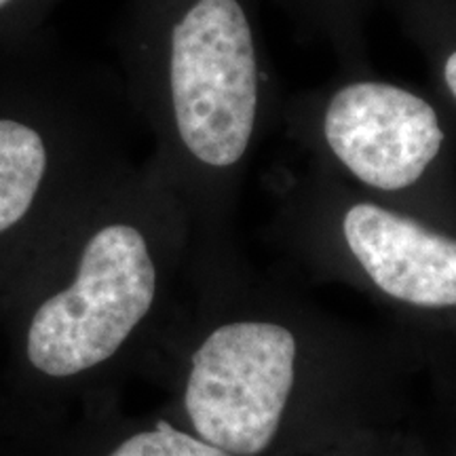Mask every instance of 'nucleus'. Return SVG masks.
I'll return each instance as SVG.
<instances>
[{
	"label": "nucleus",
	"mask_w": 456,
	"mask_h": 456,
	"mask_svg": "<svg viewBox=\"0 0 456 456\" xmlns=\"http://www.w3.org/2000/svg\"><path fill=\"white\" fill-rule=\"evenodd\" d=\"M127 102L163 118L205 167L241 161L258 118L254 30L241 0H191L165 24L129 3L121 34Z\"/></svg>",
	"instance_id": "obj_1"
},
{
	"label": "nucleus",
	"mask_w": 456,
	"mask_h": 456,
	"mask_svg": "<svg viewBox=\"0 0 456 456\" xmlns=\"http://www.w3.org/2000/svg\"><path fill=\"white\" fill-rule=\"evenodd\" d=\"M117 102L34 41L0 51V237L32 214L60 159L118 135Z\"/></svg>",
	"instance_id": "obj_2"
},
{
	"label": "nucleus",
	"mask_w": 456,
	"mask_h": 456,
	"mask_svg": "<svg viewBox=\"0 0 456 456\" xmlns=\"http://www.w3.org/2000/svg\"><path fill=\"white\" fill-rule=\"evenodd\" d=\"M157 266L151 243L129 220H110L85 239L68 288L43 302L28 332V357L49 376H72L117 353L151 311Z\"/></svg>",
	"instance_id": "obj_3"
},
{
	"label": "nucleus",
	"mask_w": 456,
	"mask_h": 456,
	"mask_svg": "<svg viewBox=\"0 0 456 456\" xmlns=\"http://www.w3.org/2000/svg\"><path fill=\"white\" fill-rule=\"evenodd\" d=\"M296 338L269 322L216 330L192 355L186 412L199 437L235 456L269 448L294 385Z\"/></svg>",
	"instance_id": "obj_4"
},
{
	"label": "nucleus",
	"mask_w": 456,
	"mask_h": 456,
	"mask_svg": "<svg viewBox=\"0 0 456 456\" xmlns=\"http://www.w3.org/2000/svg\"><path fill=\"white\" fill-rule=\"evenodd\" d=\"M323 131L334 155L380 191L414 184L444 142L437 114L425 100L380 83H355L338 91Z\"/></svg>",
	"instance_id": "obj_5"
},
{
	"label": "nucleus",
	"mask_w": 456,
	"mask_h": 456,
	"mask_svg": "<svg viewBox=\"0 0 456 456\" xmlns=\"http://www.w3.org/2000/svg\"><path fill=\"white\" fill-rule=\"evenodd\" d=\"M345 239L368 277L393 298L414 306H456V239L379 205L345 216Z\"/></svg>",
	"instance_id": "obj_6"
},
{
	"label": "nucleus",
	"mask_w": 456,
	"mask_h": 456,
	"mask_svg": "<svg viewBox=\"0 0 456 456\" xmlns=\"http://www.w3.org/2000/svg\"><path fill=\"white\" fill-rule=\"evenodd\" d=\"M110 456H235L214 444L186 436L167 423H159L155 431L129 437Z\"/></svg>",
	"instance_id": "obj_7"
},
{
	"label": "nucleus",
	"mask_w": 456,
	"mask_h": 456,
	"mask_svg": "<svg viewBox=\"0 0 456 456\" xmlns=\"http://www.w3.org/2000/svg\"><path fill=\"white\" fill-rule=\"evenodd\" d=\"M57 0H0V51L32 38Z\"/></svg>",
	"instance_id": "obj_8"
},
{
	"label": "nucleus",
	"mask_w": 456,
	"mask_h": 456,
	"mask_svg": "<svg viewBox=\"0 0 456 456\" xmlns=\"http://www.w3.org/2000/svg\"><path fill=\"white\" fill-rule=\"evenodd\" d=\"M444 77H446V85L452 91V95L456 98V51L448 57L446 68H444Z\"/></svg>",
	"instance_id": "obj_9"
}]
</instances>
